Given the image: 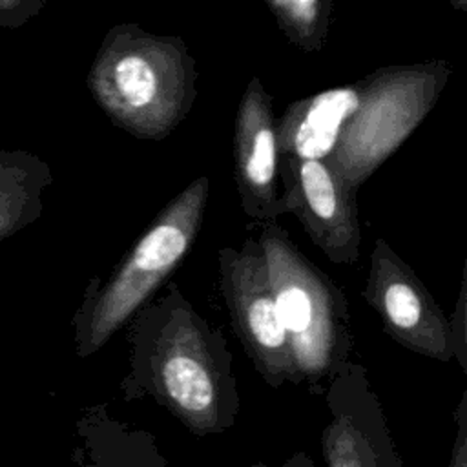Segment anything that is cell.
I'll list each match as a JSON object with an SVG mask.
<instances>
[{"mask_svg": "<svg viewBox=\"0 0 467 467\" xmlns=\"http://www.w3.org/2000/svg\"><path fill=\"white\" fill-rule=\"evenodd\" d=\"M128 327L126 400L151 398L197 436L234 427L241 405L234 356L179 285L168 283Z\"/></svg>", "mask_w": 467, "mask_h": 467, "instance_id": "6da1fadb", "label": "cell"}, {"mask_svg": "<svg viewBox=\"0 0 467 467\" xmlns=\"http://www.w3.org/2000/svg\"><path fill=\"white\" fill-rule=\"evenodd\" d=\"M208 181L199 179L171 199L102 285H91L77 314V354L100 350L144 308L190 254L204 219Z\"/></svg>", "mask_w": 467, "mask_h": 467, "instance_id": "7a4b0ae2", "label": "cell"}, {"mask_svg": "<svg viewBox=\"0 0 467 467\" xmlns=\"http://www.w3.org/2000/svg\"><path fill=\"white\" fill-rule=\"evenodd\" d=\"M257 241L288 337L297 383L314 389L350 359L354 337L348 301L275 221L263 224Z\"/></svg>", "mask_w": 467, "mask_h": 467, "instance_id": "3957f363", "label": "cell"}, {"mask_svg": "<svg viewBox=\"0 0 467 467\" xmlns=\"http://www.w3.org/2000/svg\"><path fill=\"white\" fill-rule=\"evenodd\" d=\"M217 266L234 330L257 374L272 389L299 385L259 241L248 237L241 248L223 246Z\"/></svg>", "mask_w": 467, "mask_h": 467, "instance_id": "277c9868", "label": "cell"}, {"mask_svg": "<svg viewBox=\"0 0 467 467\" xmlns=\"http://www.w3.org/2000/svg\"><path fill=\"white\" fill-rule=\"evenodd\" d=\"M383 330L403 348L438 361L454 359L449 319L425 283L385 239H376L361 292Z\"/></svg>", "mask_w": 467, "mask_h": 467, "instance_id": "5b68a950", "label": "cell"}, {"mask_svg": "<svg viewBox=\"0 0 467 467\" xmlns=\"http://www.w3.org/2000/svg\"><path fill=\"white\" fill-rule=\"evenodd\" d=\"M328 423L321 431L325 467H403L367 368L345 361L325 390Z\"/></svg>", "mask_w": 467, "mask_h": 467, "instance_id": "8992f818", "label": "cell"}, {"mask_svg": "<svg viewBox=\"0 0 467 467\" xmlns=\"http://www.w3.org/2000/svg\"><path fill=\"white\" fill-rule=\"evenodd\" d=\"M285 210L292 212L310 241L336 265L359 257L361 228L354 188L325 161H288L285 175Z\"/></svg>", "mask_w": 467, "mask_h": 467, "instance_id": "52a82bcc", "label": "cell"}, {"mask_svg": "<svg viewBox=\"0 0 467 467\" xmlns=\"http://www.w3.org/2000/svg\"><path fill=\"white\" fill-rule=\"evenodd\" d=\"M352 89H330L314 97L301 119L285 137V150L296 161H325L341 130L343 120L358 108Z\"/></svg>", "mask_w": 467, "mask_h": 467, "instance_id": "ba28073f", "label": "cell"}, {"mask_svg": "<svg viewBox=\"0 0 467 467\" xmlns=\"http://www.w3.org/2000/svg\"><path fill=\"white\" fill-rule=\"evenodd\" d=\"M119 95L128 106L142 108L150 104L157 91V77L148 60L137 55L120 58L113 71Z\"/></svg>", "mask_w": 467, "mask_h": 467, "instance_id": "9c48e42d", "label": "cell"}, {"mask_svg": "<svg viewBox=\"0 0 467 467\" xmlns=\"http://www.w3.org/2000/svg\"><path fill=\"white\" fill-rule=\"evenodd\" d=\"M465 292H467V285H465V272H463L456 308H454L452 317L449 319L452 354H454V359L460 363L463 372H467V361H465V358H467V345H465V341H467L465 339V316H467L465 303H467V297H465Z\"/></svg>", "mask_w": 467, "mask_h": 467, "instance_id": "30bf717a", "label": "cell"}, {"mask_svg": "<svg viewBox=\"0 0 467 467\" xmlns=\"http://www.w3.org/2000/svg\"><path fill=\"white\" fill-rule=\"evenodd\" d=\"M456 436L452 441V452L449 467H467V390L462 394L454 409Z\"/></svg>", "mask_w": 467, "mask_h": 467, "instance_id": "8fae6325", "label": "cell"}, {"mask_svg": "<svg viewBox=\"0 0 467 467\" xmlns=\"http://www.w3.org/2000/svg\"><path fill=\"white\" fill-rule=\"evenodd\" d=\"M26 213L27 208L18 195L11 197L9 193H0V239L20 228V224L26 223Z\"/></svg>", "mask_w": 467, "mask_h": 467, "instance_id": "7c38bea8", "label": "cell"}, {"mask_svg": "<svg viewBox=\"0 0 467 467\" xmlns=\"http://www.w3.org/2000/svg\"><path fill=\"white\" fill-rule=\"evenodd\" d=\"M279 7L285 9L290 16L294 15L296 18H301V20H306L316 5H317V0H277Z\"/></svg>", "mask_w": 467, "mask_h": 467, "instance_id": "4fadbf2b", "label": "cell"}, {"mask_svg": "<svg viewBox=\"0 0 467 467\" xmlns=\"http://www.w3.org/2000/svg\"><path fill=\"white\" fill-rule=\"evenodd\" d=\"M244 467H314V460L303 452L297 451L294 452L288 460H285L281 465H265V463H252V465H244Z\"/></svg>", "mask_w": 467, "mask_h": 467, "instance_id": "5bb4252c", "label": "cell"}]
</instances>
